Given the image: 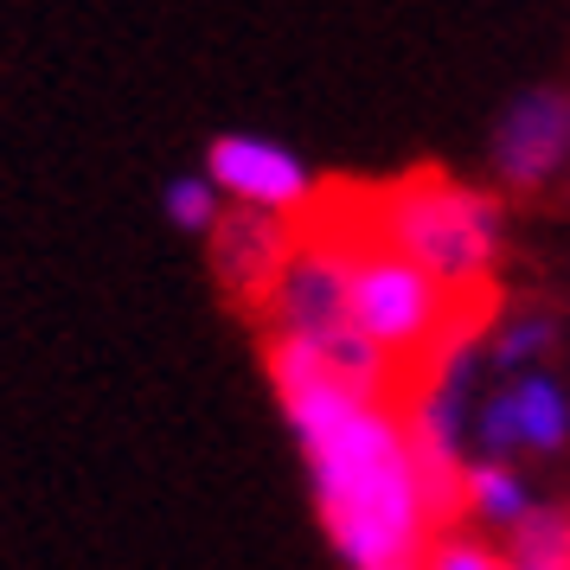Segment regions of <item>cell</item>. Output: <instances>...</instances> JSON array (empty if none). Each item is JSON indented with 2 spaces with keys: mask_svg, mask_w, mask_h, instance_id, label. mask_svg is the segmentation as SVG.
<instances>
[{
  "mask_svg": "<svg viewBox=\"0 0 570 570\" xmlns=\"http://www.w3.org/2000/svg\"><path fill=\"white\" fill-rule=\"evenodd\" d=\"M539 474L532 468H513V462H488V455H474V462L455 474V500H449V525H462V532H481V539H513L525 513L539 507Z\"/></svg>",
  "mask_w": 570,
  "mask_h": 570,
  "instance_id": "obj_9",
  "label": "cell"
},
{
  "mask_svg": "<svg viewBox=\"0 0 570 570\" xmlns=\"http://www.w3.org/2000/svg\"><path fill=\"white\" fill-rule=\"evenodd\" d=\"M474 455L513 468H551L570 455V385L564 372L493 379L474 411Z\"/></svg>",
  "mask_w": 570,
  "mask_h": 570,
  "instance_id": "obj_6",
  "label": "cell"
},
{
  "mask_svg": "<svg viewBox=\"0 0 570 570\" xmlns=\"http://www.w3.org/2000/svg\"><path fill=\"white\" fill-rule=\"evenodd\" d=\"M314 218H327V225L340 232V244H346V327L397 372V385L436 353L442 340H455L474 314L488 308V302L474 308V302H462V295H449V288L430 283L416 263H404L397 250H385L379 237H365L360 225L346 218L334 186H327V206L314 212Z\"/></svg>",
  "mask_w": 570,
  "mask_h": 570,
  "instance_id": "obj_3",
  "label": "cell"
},
{
  "mask_svg": "<svg viewBox=\"0 0 570 570\" xmlns=\"http://www.w3.org/2000/svg\"><path fill=\"white\" fill-rule=\"evenodd\" d=\"M160 212H167V225L180 237H199V244L225 225V199L212 193L206 174H174V180L160 186Z\"/></svg>",
  "mask_w": 570,
  "mask_h": 570,
  "instance_id": "obj_11",
  "label": "cell"
},
{
  "mask_svg": "<svg viewBox=\"0 0 570 570\" xmlns=\"http://www.w3.org/2000/svg\"><path fill=\"white\" fill-rule=\"evenodd\" d=\"M199 174H206L212 193L225 199V212L276 218V225H295V232L327 206V180H321L288 141H276V135H250V129L218 135L206 148V167H199Z\"/></svg>",
  "mask_w": 570,
  "mask_h": 570,
  "instance_id": "obj_4",
  "label": "cell"
},
{
  "mask_svg": "<svg viewBox=\"0 0 570 570\" xmlns=\"http://www.w3.org/2000/svg\"><path fill=\"white\" fill-rule=\"evenodd\" d=\"M500 558L513 570H570V500L564 493H544L513 539H500Z\"/></svg>",
  "mask_w": 570,
  "mask_h": 570,
  "instance_id": "obj_10",
  "label": "cell"
},
{
  "mask_svg": "<svg viewBox=\"0 0 570 570\" xmlns=\"http://www.w3.org/2000/svg\"><path fill=\"white\" fill-rule=\"evenodd\" d=\"M474 340L488 379H519V372H558L564 353V308L544 295H493L488 308L474 314Z\"/></svg>",
  "mask_w": 570,
  "mask_h": 570,
  "instance_id": "obj_7",
  "label": "cell"
},
{
  "mask_svg": "<svg viewBox=\"0 0 570 570\" xmlns=\"http://www.w3.org/2000/svg\"><path fill=\"white\" fill-rule=\"evenodd\" d=\"M269 365L288 436L308 468V493L340 570H416L449 525V500L423 474L397 397L327 385L283 360Z\"/></svg>",
  "mask_w": 570,
  "mask_h": 570,
  "instance_id": "obj_1",
  "label": "cell"
},
{
  "mask_svg": "<svg viewBox=\"0 0 570 570\" xmlns=\"http://www.w3.org/2000/svg\"><path fill=\"white\" fill-rule=\"evenodd\" d=\"M507 570H513V564H507Z\"/></svg>",
  "mask_w": 570,
  "mask_h": 570,
  "instance_id": "obj_13",
  "label": "cell"
},
{
  "mask_svg": "<svg viewBox=\"0 0 570 570\" xmlns=\"http://www.w3.org/2000/svg\"><path fill=\"white\" fill-rule=\"evenodd\" d=\"M416 570H507V558H500V544L481 539V532L442 525L436 539H430V551H423V564H416Z\"/></svg>",
  "mask_w": 570,
  "mask_h": 570,
  "instance_id": "obj_12",
  "label": "cell"
},
{
  "mask_svg": "<svg viewBox=\"0 0 570 570\" xmlns=\"http://www.w3.org/2000/svg\"><path fill=\"white\" fill-rule=\"evenodd\" d=\"M295 225H276V218H250V212H225V225L206 237L212 250V276L225 283V295H232L237 308H263V295L276 288V276H283L288 250H295Z\"/></svg>",
  "mask_w": 570,
  "mask_h": 570,
  "instance_id": "obj_8",
  "label": "cell"
},
{
  "mask_svg": "<svg viewBox=\"0 0 570 570\" xmlns=\"http://www.w3.org/2000/svg\"><path fill=\"white\" fill-rule=\"evenodd\" d=\"M340 193V186H334ZM346 218L385 250L416 263L430 283L462 302H493L507 269V199L481 180H455L442 167H411L385 186L340 193Z\"/></svg>",
  "mask_w": 570,
  "mask_h": 570,
  "instance_id": "obj_2",
  "label": "cell"
},
{
  "mask_svg": "<svg viewBox=\"0 0 570 570\" xmlns=\"http://www.w3.org/2000/svg\"><path fill=\"white\" fill-rule=\"evenodd\" d=\"M488 174L500 199H551L570 186V83H525L493 116Z\"/></svg>",
  "mask_w": 570,
  "mask_h": 570,
  "instance_id": "obj_5",
  "label": "cell"
}]
</instances>
